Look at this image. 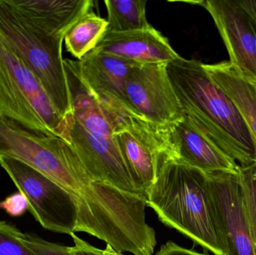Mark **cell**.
I'll list each match as a JSON object with an SVG mask.
<instances>
[{
	"label": "cell",
	"mask_w": 256,
	"mask_h": 255,
	"mask_svg": "<svg viewBox=\"0 0 256 255\" xmlns=\"http://www.w3.org/2000/svg\"><path fill=\"white\" fill-rule=\"evenodd\" d=\"M167 71L184 112L240 167L256 163L249 129L232 99L216 85L201 61L180 57Z\"/></svg>",
	"instance_id": "obj_1"
},
{
	"label": "cell",
	"mask_w": 256,
	"mask_h": 255,
	"mask_svg": "<svg viewBox=\"0 0 256 255\" xmlns=\"http://www.w3.org/2000/svg\"><path fill=\"white\" fill-rule=\"evenodd\" d=\"M64 65L72 110L67 120L69 142L81 163L94 181L144 196L124 163L112 123L81 79L78 61L64 59Z\"/></svg>",
	"instance_id": "obj_2"
},
{
	"label": "cell",
	"mask_w": 256,
	"mask_h": 255,
	"mask_svg": "<svg viewBox=\"0 0 256 255\" xmlns=\"http://www.w3.org/2000/svg\"><path fill=\"white\" fill-rule=\"evenodd\" d=\"M146 197L147 206L166 226L214 255H226L215 226L206 173L178 160H168Z\"/></svg>",
	"instance_id": "obj_3"
},
{
	"label": "cell",
	"mask_w": 256,
	"mask_h": 255,
	"mask_svg": "<svg viewBox=\"0 0 256 255\" xmlns=\"http://www.w3.org/2000/svg\"><path fill=\"white\" fill-rule=\"evenodd\" d=\"M0 155L28 165L67 190L75 200L88 194L92 181L73 146L49 131L0 117Z\"/></svg>",
	"instance_id": "obj_4"
},
{
	"label": "cell",
	"mask_w": 256,
	"mask_h": 255,
	"mask_svg": "<svg viewBox=\"0 0 256 255\" xmlns=\"http://www.w3.org/2000/svg\"><path fill=\"white\" fill-rule=\"evenodd\" d=\"M0 34L36 76L57 112L67 122L72 110L62 58L64 38L49 35L34 26L8 0H0Z\"/></svg>",
	"instance_id": "obj_5"
},
{
	"label": "cell",
	"mask_w": 256,
	"mask_h": 255,
	"mask_svg": "<svg viewBox=\"0 0 256 255\" xmlns=\"http://www.w3.org/2000/svg\"><path fill=\"white\" fill-rule=\"evenodd\" d=\"M0 112L33 129L69 142L68 127L42 85L0 34ZM70 143V142H69Z\"/></svg>",
	"instance_id": "obj_6"
},
{
	"label": "cell",
	"mask_w": 256,
	"mask_h": 255,
	"mask_svg": "<svg viewBox=\"0 0 256 255\" xmlns=\"http://www.w3.org/2000/svg\"><path fill=\"white\" fill-rule=\"evenodd\" d=\"M0 165L44 229L69 235L75 234L79 211L74 198L67 190L16 159L0 155Z\"/></svg>",
	"instance_id": "obj_7"
},
{
	"label": "cell",
	"mask_w": 256,
	"mask_h": 255,
	"mask_svg": "<svg viewBox=\"0 0 256 255\" xmlns=\"http://www.w3.org/2000/svg\"><path fill=\"white\" fill-rule=\"evenodd\" d=\"M114 136L131 178L144 196L154 184L161 166L168 160H178L173 126L134 118Z\"/></svg>",
	"instance_id": "obj_8"
},
{
	"label": "cell",
	"mask_w": 256,
	"mask_h": 255,
	"mask_svg": "<svg viewBox=\"0 0 256 255\" xmlns=\"http://www.w3.org/2000/svg\"><path fill=\"white\" fill-rule=\"evenodd\" d=\"M140 64L93 49L78 61L81 79L103 109L115 132L134 118H143L130 105L126 82Z\"/></svg>",
	"instance_id": "obj_9"
},
{
	"label": "cell",
	"mask_w": 256,
	"mask_h": 255,
	"mask_svg": "<svg viewBox=\"0 0 256 255\" xmlns=\"http://www.w3.org/2000/svg\"><path fill=\"white\" fill-rule=\"evenodd\" d=\"M238 174H206L214 220L226 255H256Z\"/></svg>",
	"instance_id": "obj_10"
},
{
	"label": "cell",
	"mask_w": 256,
	"mask_h": 255,
	"mask_svg": "<svg viewBox=\"0 0 256 255\" xmlns=\"http://www.w3.org/2000/svg\"><path fill=\"white\" fill-rule=\"evenodd\" d=\"M168 64L134 67L128 76L126 95L138 115L158 125L171 127L183 119L184 112L168 77Z\"/></svg>",
	"instance_id": "obj_11"
},
{
	"label": "cell",
	"mask_w": 256,
	"mask_h": 255,
	"mask_svg": "<svg viewBox=\"0 0 256 255\" xmlns=\"http://www.w3.org/2000/svg\"><path fill=\"white\" fill-rule=\"evenodd\" d=\"M210 13L230 62L256 82V26L238 0L197 1Z\"/></svg>",
	"instance_id": "obj_12"
},
{
	"label": "cell",
	"mask_w": 256,
	"mask_h": 255,
	"mask_svg": "<svg viewBox=\"0 0 256 255\" xmlns=\"http://www.w3.org/2000/svg\"><path fill=\"white\" fill-rule=\"evenodd\" d=\"M94 49L140 64H168L180 57L152 25L126 32H106Z\"/></svg>",
	"instance_id": "obj_13"
},
{
	"label": "cell",
	"mask_w": 256,
	"mask_h": 255,
	"mask_svg": "<svg viewBox=\"0 0 256 255\" xmlns=\"http://www.w3.org/2000/svg\"><path fill=\"white\" fill-rule=\"evenodd\" d=\"M173 137L179 161L206 174L238 173V163L215 145L186 114L173 126Z\"/></svg>",
	"instance_id": "obj_14"
},
{
	"label": "cell",
	"mask_w": 256,
	"mask_h": 255,
	"mask_svg": "<svg viewBox=\"0 0 256 255\" xmlns=\"http://www.w3.org/2000/svg\"><path fill=\"white\" fill-rule=\"evenodd\" d=\"M8 2L34 26L61 38L94 6L92 0H8Z\"/></svg>",
	"instance_id": "obj_15"
},
{
	"label": "cell",
	"mask_w": 256,
	"mask_h": 255,
	"mask_svg": "<svg viewBox=\"0 0 256 255\" xmlns=\"http://www.w3.org/2000/svg\"><path fill=\"white\" fill-rule=\"evenodd\" d=\"M204 67L214 82L237 106L252 136L256 156V82L230 61L204 64Z\"/></svg>",
	"instance_id": "obj_16"
},
{
	"label": "cell",
	"mask_w": 256,
	"mask_h": 255,
	"mask_svg": "<svg viewBox=\"0 0 256 255\" xmlns=\"http://www.w3.org/2000/svg\"><path fill=\"white\" fill-rule=\"evenodd\" d=\"M106 19L93 11L82 16L64 35L66 49L80 60L97 46L108 30Z\"/></svg>",
	"instance_id": "obj_17"
},
{
	"label": "cell",
	"mask_w": 256,
	"mask_h": 255,
	"mask_svg": "<svg viewBox=\"0 0 256 255\" xmlns=\"http://www.w3.org/2000/svg\"><path fill=\"white\" fill-rule=\"evenodd\" d=\"M106 32H126L152 26L146 17V0H105Z\"/></svg>",
	"instance_id": "obj_18"
},
{
	"label": "cell",
	"mask_w": 256,
	"mask_h": 255,
	"mask_svg": "<svg viewBox=\"0 0 256 255\" xmlns=\"http://www.w3.org/2000/svg\"><path fill=\"white\" fill-rule=\"evenodd\" d=\"M238 175L243 192L251 238L256 255V163L246 167L240 166Z\"/></svg>",
	"instance_id": "obj_19"
},
{
	"label": "cell",
	"mask_w": 256,
	"mask_h": 255,
	"mask_svg": "<svg viewBox=\"0 0 256 255\" xmlns=\"http://www.w3.org/2000/svg\"><path fill=\"white\" fill-rule=\"evenodd\" d=\"M22 236L16 227L0 221V255H36L25 245Z\"/></svg>",
	"instance_id": "obj_20"
},
{
	"label": "cell",
	"mask_w": 256,
	"mask_h": 255,
	"mask_svg": "<svg viewBox=\"0 0 256 255\" xmlns=\"http://www.w3.org/2000/svg\"><path fill=\"white\" fill-rule=\"evenodd\" d=\"M22 241L36 255H74L69 247L48 242L32 234H24Z\"/></svg>",
	"instance_id": "obj_21"
},
{
	"label": "cell",
	"mask_w": 256,
	"mask_h": 255,
	"mask_svg": "<svg viewBox=\"0 0 256 255\" xmlns=\"http://www.w3.org/2000/svg\"><path fill=\"white\" fill-rule=\"evenodd\" d=\"M70 236L74 243V246L69 247V250L74 255H124L108 244L106 249L100 250L78 238L75 234H72Z\"/></svg>",
	"instance_id": "obj_22"
},
{
	"label": "cell",
	"mask_w": 256,
	"mask_h": 255,
	"mask_svg": "<svg viewBox=\"0 0 256 255\" xmlns=\"http://www.w3.org/2000/svg\"><path fill=\"white\" fill-rule=\"evenodd\" d=\"M0 207L7 211L8 214L12 216H18L22 214L27 208L25 198L19 193L8 198L4 202L0 204Z\"/></svg>",
	"instance_id": "obj_23"
},
{
	"label": "cell",
	"mask_w": 256,
	"mask_h": 255,
	"mask_svg": "<svg viewBox=\"0 0 256 255\" xmlns=\"http://www.w3.org/2000/svg\"><path fill=\"white\" fill-rule=\"evenodd\" d=\"M155 255H209L202 254L197 253L192 250L183 248L180 246L173 243L172 241H168L166 244L161 247L159 252Z\"/></svg>",
	"instance_id": "obj_24"
},
{
	"label": "cell",
	"mask_w": 256,
	"mask_h": 255,
	"mask_svg": "<svg viewBox=\"0 0 256 255\" xmlns=\"http://www.w3.org/2000/svg\"><path fill=\"white\" fill-rule=\"evenodd\" d=\"M238 1L250 16L256 26V0H238Z\"/></svg>",
	"instance_id": "obj_25"
},
{
	"label": "cell",
	"mask_w": 256,
	"mask_h": 255,
	"mask_svg": "<svg viewBox=\"0 0 256 255\" xmlns=\"http://www.w3.org/2000/svg\"><path fill=\"white\" fill-rule=\"evenodd\" d=\"M2 116V115H1V112H0V117Z\"/></svg>",
	"instance_id": "obj_26"
}]
</instances>
